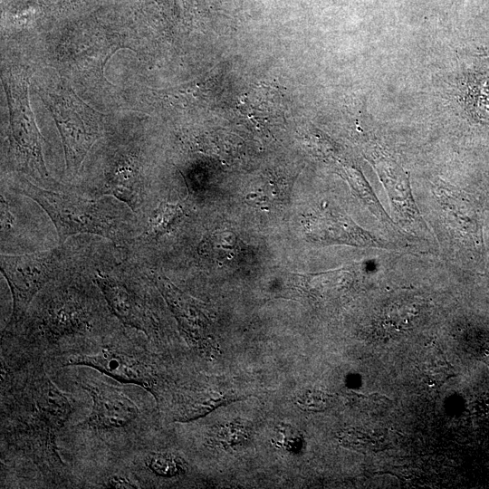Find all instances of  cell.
<instances>
[{"instance_id":"30bf717a","label":"cell","mask_w":489,"mask_h":489,"mask_svg":"<svg viewBox=\"0 0 489 489\" xmlns=\"http://www.w3.org/2000/svg\"><path fill=\"white\" fill-rule=\"evenodd\" d=\"M242 242L231 231L215 230L206 233L197 247L200 261L207 264H229L241 252Z\"/></svg>"},{"instance_id":"8992f818","label":"cell","mask_w":489,"mask_h":489,"mask_svg":"<svg viewBox=\"0 0 489 489\" xmlns=\"http://www.w3.org/2000/svg\"><path fill=\"white\" fill-rule=\"evenodd\" d=\"M5 188L35 203L53 223L58 244L79 234L101 236L122 249L139 233L141 223L123 202L111 196L87 197L72 191L41 187L24 176H14Z\"/></svg>"},{"instance_id":"7c38bea8","label":"cell","mask_w":489,"mask_h":489,"mask_svg":"<svg viewBox=\"0 0 489 489\" xmlns=\"http://www.w3.org/2000/svg\"><path fill=\"white\" fill-rule=\"evenodd\" d=\"M419 369L426 381L440 385L452 374V369L443 353L436 347H428L423 354Z\"/></svg>"},{"instance_id":"ba28073f","label":"cell","mask_w":489,"mask_h":489,"mask_svg":"<svg viewBox=\"0 0 489 489\" xmlns=\"http://www.w3.org/2000/svg\"><path fill=\"white\" fill-rule=\"evenodd\" d=\"M158 430L122 465L139 488L158 487L188 473V463L181 455L158 445Z\"/></svg>"},{"instance_id":"5bb4252c","label":"cell","mask_w":489,"mask_h":489,"mask_svg":"<svg viewBox=\"0 0 489 489\" xmlns=\"http://www.w3.org/2000/svg\"><path fill=\"white\" fill-rule=\"evenodd\" d=\"M279 433L282 435V438L279 439V445L288 448V450H294L300 444V436L295 429L289 426H283L279 428Z\"/></svg>"},{"instance_id":"6da1fadb","label":"cell","mask_w":489,"mask_h":489,"mask_svg":"<svg viewBox=\"0 0 489 489\" xmlns=\"http://www.w3.org/2000/svg\"><path fill=\"white\" fill-rule=\"evenodd\" d=\"M0 359L1 488L79 489L59 436L86 400L62 390L43 362Z\"/></svg>"},{"instance_id":"52a82bcc","label":"cell","mask_w":489,"mask_h":489,"mask_svg":"<svg viewBox=\"0 0 489 489\" xmlns=\"http://www.w3.org/2000/svg\"><path fill=\"white\" fill-rule=\"evenodd\" d=\"M89 243L58 244L56 247L21 254H1V272L10 288L13 308L6 324L19 321L35 295L50 282L82 261Z\"/></svg>"},{"instance_id":"9c48e42d","label":"cell","mask_w":489,"mask_h":489,"mask_svg":"<svg viewBox=\"0 0 489 489\" xmlns=\"http://www.w3.org/2000/svg\"><path fill=\"white\" fill-rule=\"evenodd\" d=\"M374 166L388 191L390 201L405 221L418 218V213L411 197V190L404 171L391 159L375 158Z\"/></svg>"},{"instance_id":"277c9868","label":"cell","mask_w":489,"mask_h":489,"mask_svg":"<svg viewBox=\"0 0 489 489\" xmlns=\"http://www.w3.org/2000/svg\"><path fill=\"white\" fill-rule=\"evenodd\" d=\"M70 366H87L119 382L143 388L153 396L161 419L168 416L170 423L192 392L179 385L163 350L144 333L123 324L58 358L47 369L53 373Z\"/></svg>"},{"instance_id":"7a4b0ae2","label":"cell","mask_w":489,"mask_h":489,"mask_svg":"<svg viewBox=\"0 0 489 489\" xmlns=\"http://www.w3.org/2000/svg\"><path fill=\"white\" fill-rule=\"evenodd\" d=\"M51 375L69 379L91 399L88 413L66 426L59 436L61 454L79 489L121 466L160 427L156 401L139 386L112 382L87 366H70Z\"/></svg>"},{"instance_id":"4fadbf2b","label":"cell","mask_w":489,"mask_h":489,"mask_svg":"<svg viewBox=\"0 0 489 489\" xmlns=\"http://www.w3.org/2000/svg\"><path fill=\"white\" fill-rule=\"evenodd\" d=\"M331 401V397L321 390L308 389L300 393L295 403L305 411L318 412L326 409Z\"/></svg>"},{"instance_id":"3957f363","label":"cell","mask_w":489,"mask_h":489,"mask_svg":"<svg viewBox=\"0 0 489 489\" xmlns=\"http://www.w3.org/2000/svg\"><path fill=\"white\" fill-rule=\"evenodd\" d=\"M90 245L80 264L46 284L23 318L2 330L1 357L42 361L48 367L122 324L88 271Z\"/></svg>"},{"instance_id":"5b68a950","label":"cell","mask_w":489,"mask_h":489,"mask_svg":"<svg viewBox=\"0 0 489 489\" xmlns=\"http://www.w3.org/2000/svg\"><path fill=\"white\" fill-rule=\"evenodd\" d=\"M87 268L118 320L144 333L164 351L168 331L157 295L159 291L146 269L110 242L109 245L91 244Z\"/></svg>"},{"instance_id":"8fae6325","label":"cell","mask_w":489,"mask_h":489,"mask_svg":"<svg viewBox=\"0 0 489 489\" xmlns=\"http://www.w3.org/2000/svg\"><path fill=\"white\" fill-rule=\"evenodd\" d=\"M388 429H351L341 436V442L349 447L362 452L382 450L390 442Z\"/></svg>"}]
</instances>
